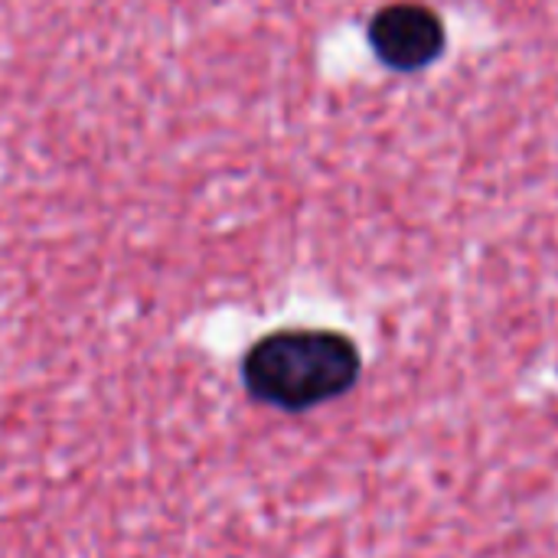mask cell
<instances>
[{
	"instance_id": "1",
	"label": "cell",
	"mask_w": 558,
	"mask_h": 558,
	"mask_svg": "<svg viewBox=\"0 0 558 558\" xmlns=\"http://www.w3.org/2000/svg\"><path fill=\"white\" fill-rule=\"evenodd\" d=\"M242 376L255 399L307 412L356 386L360 350L333 330H278L248 350Z\"/></svg>"
},
{
	"instance_id": "2",
	"label": "cell",
	"mask_w": 558,
	"mask_h": 558,
	"mask_svg": "<svg viewBox=\"0 0 558 558\" xmlns=\"http://www.w3.org/2000/svg\"><path fill=\"white\" fill-rule=\"evenodd\" d=\"M369 46L389 69L415 72L441 56L445 23L425 3H392L373 16Z\"/></svg>"
}]
</instances>
